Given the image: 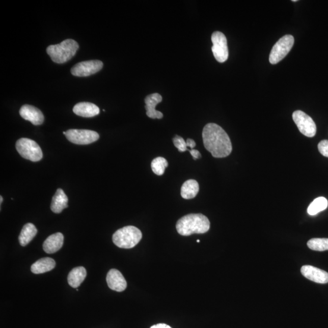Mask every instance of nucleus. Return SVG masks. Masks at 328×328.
Returning a JSON list of instances; mask_svg holds the SVG:
<instances>
[{"mask_svg":"<svg viewBox=\"0 0 328 328\" xmlns=\"http://www.w3.org/2000/svg\"><path fill=\"white\" fill-rule=\"evenodd\" d=\"M292 118L301 133L308 138L314 137L317 132V127L310 116L300 110L293 113Z\"/></svg>","mask_w":328,"mask_h":328,"instance_id":"obj_7","label":"nucleus"},{"mask_svg":"<svg viewBox=\"0 0 328 328\" xmlns=\"http://www.w3.org/2000/svg\"><path fill=\"white\" fill-rule=\"evenodd\" d=\"M200 240H197L198 242H200Z\"/></svg>","mask_w":328,"mask_h":328,"instance_id":"obj_32","label":"nucleus"},{"mask_svg":"<svg viewBox=\"0 0 328 328\" xmlns=\"http://www.w3.org/2000/svg\"><path fill=\"white\" fill-rule=\"evenodd\" d=\"M294 43V38L291 35L283 36L273 46L270 53L269 62L275 65L282 61L288 55Z\"/></svg>","mask_w":328,"mask_h":328,"instance_id":"obj_6","label":"nucleus"},{"mask_svg":"<svg viewBox=\"0 0 328 328\" xmlns=\"http://www.w3.org/2000/svg\"><path fill=\"white\" fill-rule=\"evenodd\" d=\"M100 61H88L78 63L72 68L71 74L76 77H88L97 73L103 68Z\"/></svg>","mask_w":328,"mask_h":328,"instance_id":"obj_10","label":"nucleus"},{"mask_svg":"<svg viewBox=\"0 0 328 328\" xmlns=\"http://www.w3.org/2000/svg\"><path fill=\"white\" fill-rule=\"evenodd\" d=\"M65 135L69 141L77 145L90 144L99 139V134L97 132L89 130L71 129L66 131Z\"/></svg>","mask_w":328,"mask_h":328,"instance_id":"obj_9","label":"nucleus"},{"mask_svg":"<svg viewBox=\"0 0 328 328\" xmlns=\"http://www.w3.org/2000/svg\"><path fill=\"white\" fill-rule=\"evenodd\" d=\"M79 46L77 42L67 39L58 45L49 46L46 52L53 62L61 64L67 62L73 58Z\"/></svg>","mask_w":328,"mask_h":328,"instance_id":"obj_3","label":"nucleus"},{"mask_svg":"<svg viewBox=\"0 0 328 328\" xmlns=\"http://www.w3.org/2000/svg\"><path fill=\"white\" fill-rule=\"evenodd\" d=\"M0 199H1V201H0V204H2L3 200V197H2V196H1V197H0Z\"/></svg>","mask_w":328,"mask_h":328,"instance_id":"obj_30","label":"nucleus"},{"mask_svg":"<svg viewBox=\"0 0 328 328\" xmlns=\"http://www.w3.org/2000/svg\"><path fill=\"white\" fill-rule=\"evenodd\" d=\"M188 151L190 153L191 155L194 157L195 160L201 158V154L200 151H199L198 150L192 149L189 150Z\"/></svg>","mask_w":328,"mask_h":328,"instance_id":"obj_27","label":"nucleus"},{"mask_svg":"<svg viewBox=\"0 0 328 328\" xmlns=\"http://www.w3.org/2000/svg\"><path fill=\"white\" fill-rule=\"evenodd\" d=\"M318 151L323 156L328 157V141L323 140L318 145Z\"/></svg>","mask_w":328,"mask_h":328,"instance_id":"obj_26","label":"nucleus"},{"mask_svg":"<svg viewBox=\"0 0 328 328\" xmlns=\"http://www.w3.org/2000/svg\"><path fill=\"white\" fill-rule=\"evenodd\" d=\"M292 2H297V0H293V1H292Z\"/></svg>","mask_w":328,"mask_h":328,"instance_id":"obj_31","label":"nucleus"},{"mask_svg":"<svg viewBox=\"0 0 328 328\" xmlns=\"http://www.w3.org/2000/svg\"><path fill=\"white\" fill-rule=\"evenodd\" d=\"M173 142L175 146L178 148V150L180 151V152H184L185 151L190 150V149L187 148L186 141H185L184 139L182 137L179 136V135H175V137L173 139Z\"/></svg>","mask_w":328,"mask_h":328,"instance_id":"obj_25","label":"nucleus"},{"mask_svg":"<svg viewBox=\"0 0 328 328\" xmlns=\"http://www.w3.org/2000/svg\"><path fill=\"white\" fill-rule=\"evenodd\" d=\"M211 39L214 58L220 63L225 62L229 58L228 41L225 35L220 31H216L212 34Z\"/></svg>","mask_w":328,"mask_h":328,"instance_id":"obj_8","label":"nucleus"},{"mask_svg":"<svg viewBox=\"0 0 328 328\" xmlns=\"http://www.w3.org/2000/svg\"><path fill=\"white\" fill-rule=\"evenodd\" d=\"M22 118L30 121L34 125H42L44 122V116L39 109L32 105H24L20 110Z\"/></svg>","mask_w":328,"mask_h":328,"instance_id":"obj_13","label":"nucleus"},{"mask_svg":"<svg viewBox=\"0 0 328 328\" xmlns=\"http://www.w3.org/2000/svg\"><path fill=\"white\" fill-rule=\"evenodd\" d=\"M186 144H187V147H190L191 150L194 149V148L196 147V143L194 140H192V139H187L186 141Z\"/></svg>","mask_w":328,"mask_h":328,"instance_id":"obj_28","label":"nucleus"},{"mask_svg":"<svg viewBox=\"0 0 328 328\" xmlns=\"http://www.w3.org/2000/svg\"><path fill=\"white\" fill-rule=\"evenodd\" d=\"M56 267V261L49 257L41 258L31 266V271L35 274H43L51 270Z\"/></svg>","mask_w":328,"mask_h":328,"instance_id":"obj_18","label":"nucleus"},{"mask_svg":"<svg viewBox=\"0 0 328 328\" xmlns=\"http://www.w3.org/2000/svg\"><path fill=\"white\" fill-rule=\"evenodd\" d=\"M301 273L312 282L321 284L328 283V273L317 267L306 265L302 267Z\"/></svg>","mask_w":328,"mask_h":328,"instance_id":"obj_11","label":"nucleus"},{"mask_svg":"<svg viewBox=\"0 0 328 328\" xmlns=\"http://www.w3.org/2000/svg\"><path fill=\"white\" fill-rule=\"evenodd\" d=\"M16 149L23 158L38 162L43 158V152L36 142L30 139L21 138L16 143Z\"/></svg>","mask_w":328,"mask_h":328,"instance_id":"obj_5","label":"nucleus"},{"mask_svg":"<svg viewBox=\"0 0 328 328\" xmlns=\"http://www.w3.org/2000/svg\"><path fill=\"white\" fill-rule=\"evenodd\" d=\"M150 328H172L169 325H167L166 324H163V323H159L156 324V325H153L151 326Z\"/></svg>","mask_w":328,"mask_h":328,"instance_id":"obj_29","label":"nucleus"},{"mask_svg":"<svg viewBox=\"0 0 328 328\" xmlns=\"http://www.w3.org/2000/svg\"><path fill=\"white\" fill-rule=\"evenodd\" d=\"M64 236L58 232L49 236L44 242L43 248L47 254H53L60 250L64 244Z\"/></svg>","mask_w":328,"mask_h":328,"instance_id":"obj_15","label":"nucleus"},{"mask_svg":"<svg viewBox=\"0 0 328 328\" xmlns=\"http://www.w3.org/2000/svg\"><path fill=\"white\" fill-rule=\"evenodd\" d=\"M169 166L167 160L162 157H156L151 162V169L154 173L158 176H161L165 172V170Z\"/></svg>","mask_w":328,"mask_h":328,"instance_id":"obj_23","label":"nucleus"},{"mask_svg":"<svg viewBox=\"0 0 328 328\" xmlns=\"http://www.w3.org/2000/svg\"><path fill=\"white\" fill-rule=\"evenodd\" d=\"M87 277V270L84 267H77L74 268L68 277L69 285L72 288H77L83 283Z\"/></svg>","mask_w":328,"mask_h":328,"instance_id":"obj_19","label":"nucleus"},{"mask_svg":"<svg viewBox=\"0 0 328 328\" xmlns=\"http://www.w3.org/2000/svg\"><path fill=\"white\" fill-rule=\"evenodd\" d=\"M307 245L312 251H328V238H312L308 242Z\"/></svg>","mask_w":328,"mask_h":328,"instance_id":"obj_24","label":"nucleus"},{"mask_svg":"<svg viewBox=\"0 0 328 328\" xmlns=\"http://www.w3.org/2000/svg\"><path fill=\"white\" fill-rule=\"evenodd\" d=\"M199 184L194 179H189L183 184L181 187V197L185 200L196 197L199 192Z\"/></svg>","mask_w":328,"mask_h":328,"instance_id":"obj_21","label":"nucleus"},{"mask_svg":"<svg viewBox=\"0 0 328 328\" xmlns=\"http://www.w3.org/2000/svg\"><path fill=\"white\" fill-rule=\"evenodd\" d=\"M203 139L205 148L216 158H223L232 153L231 141L220 125L210 123L204 127Z\"/></svg>","mask_w":328,"mask_h":328,"instance_id":"obj_1","label":"nucleus"},{"mask_svg":"<svg viewBox=\"0 0 328 328\" xmlns=\"http://www.w3.org/2000/svg\"><path fill=\"white\" fill-rule=\"evenodd\" d=\"M328 202L325 198L318 197L312 202L308 208V213L310 215H315L317 213L325 210L327 207Z\"/></svg>","mask_w":328,"mask_h":328,"instance_id":"obj_22","label":"nucleus"},{"mask_svg":"<svg viewBox=\"0 0 328 328\" xmlns=\"http://www.w3.org/2000/svg\"><path fill=\"white\" fill-rule=\"evenodd\" d=\"M143 234L140 229L134 226H126L120 229L113 234V241L118 247L131 249L141 240Z\"/></svg>","mask_w":328,"mask_h":328,"instance_id":"obj_4","label":"nucleus"},{"mask_svg":"<svg viewBox=\"0 0 328 328\" xmlns=\"http://www.w3.org/2000/svg\"><path fill=\"white\" fill-rule=\"evenodd\" d=\"M162 97L158 93H153L147 96L145 99L147 115L151 119H162L163 114L156 110L157 104L161 102Z\"/></svg>","mask_w":328,"mask_h":328,"instance_id":"obj_14","label":"nucleus"},{"mask_svg":"<svg viewBox=\"0 0 328 328\" xmlns=\"http://www.w3.org/2000/svg\"><path fill=\"white\" fill-rule=\"evenodd\" d=\"M37 229L33 224L27 223L22 229L18 240L21 246H26L33 240L37 235Z\"/></svg>","mask_w":328,"mask_h":328,"instance_id":"obj_20","label":"nucleus"},{"mask_svg":"<svg viewBox=\"0 0 328 328\" xmlns=\"http://www.w3.org/2000/svg\"><path fill=\"white\" fill-rule=\"evenodd\" d=\"M68 198L61 188L58 189L54 196L53 197L50 209L53 213H61L63 210L68 207Z\"/></svg>","mask_w":328,"mask_h":328,"instance_id":"obj_17","label":"nucleus"},{"mask_svg":"<svg viewBox=\"0 0 328 328\" xmlns=\"http://www.w3.org/2000/svg\"><path fill=\"white\" fill-rule=\"evenodd\" d=\"M210 223L203 214H188L183 216L176 223V230L182 236H190L209 231Z\"/></svg>","mask_w":328,"mask_h":328,"instance_id":"obj_2","label":"nucleus"},{"mask_svg":"<svg viewBox=\"0 0 328 328\" xmlns=\"http://www.w3.org/2000/svg\"><path fill=\"white\" fill-rule=\"evenodd\" d=\"M106 282L109 288L113 291L122 292L127 288V283L122 273L118 270L112 269L107 274Z\"/></svg>","mask_w":328,"mask_h":328,"instance_id":"obj_12","label":"nucleus"},{"mask_svg":"<svg viewBox=\"0 0 328 328\" xmlns=\"http://www.w3.org/2000/svg\"><path fill=\"white\" fill-rule=\"evenodd\" d=\"M73 112L75 115L84 118H92L99 114L100 109L95 104L80 102L74 106Z\"/></svg>","mask_w":328,"mask_h":328,"instance_id":"obj_16","label":"nucleus"}]
</instances>
